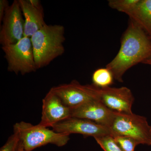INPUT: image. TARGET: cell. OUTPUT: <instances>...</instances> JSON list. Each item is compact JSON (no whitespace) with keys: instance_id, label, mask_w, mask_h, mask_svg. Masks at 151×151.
Instances as JSON below:
<instances>
[{"instance_id":"8fae6325","label":"cell","mask_w":151,"mask_h":151,"mask_svg":"<svg viewBox=\"0 0 151 151\" xmlns=\"http://www.w3.org/2000/svg\"><path fill=\"white\" fill-rule=\"evenodd\" d=\"M72 117L86 119L110 129L116 113L111 111L100 100L89 101L71 109Z\"/></svg>"},{"instance_id":"d6986e66","label":"cell","mask_w":151,"mask_h":151,"mask_svg":"<svg viewBox=\"0 0 151 151\" xmlns=\"http://www.w3.org/2000/svg\"><path fill=\"white\" fill-rule=\"evenodd\" d=\"M9 6V2L6 0L0 1V22H2L4 16Z\"/></svg>"},{"instance_id":"3957f363","label":"cell","mask_w":151,"mask_h":151,"mask_svg":"<svg viewBox=\"0 0 151 151\" xmlns=\"http://www.w3.org/2000/svg\"><path fill=\"white\" fill-rule=\"evenodd\" d=\"M14 132L18 135L25 151H32L48 144L62 147L70 140V135L58 133L39 124L33 125L24 122L16 123Z\"/></svg>"},{"instance_id":"2e32d148","label":"cell","mask_w":151,"mask_h":151,"mask_svg":"<svg viewBox=\"0 0 151 151\" xmlns=\"http://www.w3.org/2000/svg\"><path fill=\"white\" fill-rule=\"evenodd\" d=\"M139 0H111L109 6L111 8L129 14L139 2Z\"/></svg>"},{"instance_id":"9c48e42d","label":"cell","mask_w":151,"mask_h":151,"mask_svg":"<svg viewBox=\"0 0 151 151\" xmlns=\"http://www.w3.org/2000/svg\"><path fill=\"white\" fill-rule=\"evenodd\" d=\"M72 117L71 108L63 103L51 89L42 100L41 119L39 125L45 127L54 125Z\"/></svg>"},{"instance_id":"ac0fdd59","label":"cell","mask_w":151,"mask_h":151,"mask_svg":"<svg viewBox=\"0 0 151 151\" xmlns=\"http://www.w3.org/2000/svg\"><path fill=\"white\" fill-rule=\"evenodd\" d=\"M22 145L20 138L17 133L9 138L5 144L0 149V151H19Z\"/></svg>"},{"instance_id":"5b68a950","label":"cell","mask_w":151,"mask_h":151,"mask_svg":"<svg viewBox=\"0 0 151 151\" xmlns=\"http://www.w3.org/2000/svg\"><path fill=\"white\" fill-rule=\"evenodd\" d=\"M1 48L9 71L24 75L37 70L30 37H24L17 43Z\"/></svg>"},{"instance_id":"52a82bcc","label":"cell","mask_w":151,"mask_h":151,"mask_svg":"<svg viewBox=\"0 0 151 151\" xmlns=\"http://www.w3.org/2000/svg\"><path fill=\"white\" fill-rule=\"evenodd\" d=\"M18 0H15L6 11L0 31L2 46L17 43L24 37V20Z\"/></svg>"},{"instance_id":"44dd1931","label":"cell","mask_w":151,"mask_h":151,"mask_svg":"<svg viewBox=\"0 0 151 151\" xmlns=\"http://www.w3.org/2000/svg\"><path fill=\"white\" fill-rule=\"evenodd\" d=\"M19 151H25L22 145V143L21 146V147L20 148L19 150Z\"/></svg>"},{"instance_id":"e0dca14e","label":"cell","mask_w":151,"mask_h":151,"mask_svg":"<svg viewBox=\"0 0 151 151\" xmlns=\"http://www.w3.org/2000/svg\"><path fill=\"white\" fill-rule=\"evenodd\" d=\"M113 137L123 151H134L135 147L138 145L134 139L130 137L125 136Z\"/></svg>"},{"instance_id":"277c9868","label":"cell","mask_w":151,"mask_h":151,"mask_svg":"<svg viewBox=\"0 0 151 151\" xmlns=\"http://www.w3.org/2000/svg\"><path fill=\"white\" fill-rule=\"evenodd\" d=\"M110 129L112 136H127L134 139L138 145H151V126L144 116L116 113Z\"/></svg>"},{"instance_id":"9a60e30c","label":"cell","mask_w":151,"mask_h":151,"mask_svg":"<svg viewBox=\"0 0 151 151\" xmlns=\"http://www.w3.org/2000/svg\"><path fill=\"white\" fill-rule=\"evenodd\" d=\"M94 138L104 151H123L112 135Z\"/></svg>"},{"instance_id":"7a4b0ae2","label":"cell","mask_w":151,"mask_h":151,"mask_svg":"<svg viewBox=\"0 0 151 151\" xmlns=\"http://www.w3.org/2000/svg\"><path fill=\"white\" fill-rule=\"evenodd\" d=\"M65 28L59 24H46L31 37L37 69L49 65L65 52Z\"/></svg>"},{"instance_id":"8992f818","label":"cell","mask_w":151,"mask_h":151,"mask_svg":"<svg viewBox=\"0 0 151 151\" xmlns=\"http://www.w3.org/2000/svg\"><path fill=\"white\" fill-rule=\"evenodd\" d=\"M51 89L71 109L92 100H100V88L93 84L82 85L75 80Z\"/></svg>"},{"instance_id":"5bb4252c","label":"cell","mask_w":151,"mask_h":151,"mask_svg":"<svg viewBox=\"0 0 151 151\" xmlns=\"http://www.w3.org/2000/svg\"><path fill=\"white\" fill-rule=\"evenodd\" d=\"M114 79L112 72L106 68L97 69L92 75L93 84L100 88L110 86L113 84Z\"/></svg>"},{"instance_id":"7c38bea8","label":"cell","mask_w":151,"mask_h":151,"mask_svg":"<svg viewBox=\"0 0 151 151\" xmlns=\"http://www.w3.org/2000/svg\"><path fill=\"white\" fill-rule=\"evenodd\" d=\"M24 17V37H31L46 24L43 9L38 0H18Z\"/></svg>"},{"instance_id":"ba28073f","label":"cell","mask_w":151,"mask_h":151,"mask_svg":"<svg viewBox=\"0 0 151 151\" xmlns=\"http://www.w3.org/2000/svg\"><path fill=\"white\" fill-rule=\"evenodd\" d=\"M58 133L67 134H81L94 138L111 135L108 127L95 122L80 118L70 117L52 127Z\"/></svg>"},{"instance_id":"30bf717a","label":"cell","mask_w":151,"mask_h":151,"mask_svg":"<svg viewBox=\"0 0 151 151\" xmlns=\"http://www.w3.org/2000/svg\"><path fill=\"white\" fill-rule=\"evenodd\" d=\"M100 100L115 113L132 114L134 98L132 91L125 86L115 88L110 86L100 88Z\"/></svg>"},{"instance_id":"4fadbf2b","label":"cell","mask_w":151,"mask_h":151,"mask_svg":"<svg viewBox=\"0 0 151 151\" xmlns=\"http://www.w3.org/2000/svg\"><path fill=\"white\" fill-rule=\"evenodd\" d=\"M128 15L149 36L151 35V0H139Z\"/></svg>"},{"instance_id":"ffe728a7","label":"cell","mask_w":151,"mask_h":151,"mask_svg":"<svg viewBox=\"0 0 151 151\" xmlns=\"http://www.w3.org/2000/svg\"><path fill=\"white\" fill-rule=\"evenodd\" d=\"M143 63H145V64H149V65H151V57L149 58L146 60H145L143 62Z\"/></svg>"},{"instance_id":"7402d4cb","label":"cell","mask_w":151,"mask_h":151,"mask_svg":"<svg viewBox=\"0 0 151 151\" xmlns=\"http://www.w3.org/2000/svg\"><path fill=\"white\" fill-rule=\"evenodd\" d=\"M150 39H151V35L150 36Z\"/></svg>"},{"instance_id":"6da1fadb","label":"cell","mask_w":151,"mask_h":151,"mask_svg":"<svg viewBox=\"0 0 151 151\" xmlns=\"http://www.w3.org/2000/svg\"><path fill=\"white\" fill-rule=\"evenodd\" d=\"M151 57V40L140 26L130 20L122 38L121 46L114 59L106 65L114 79L123 82L128 69Z\"/></svg>"}]
</instances>
